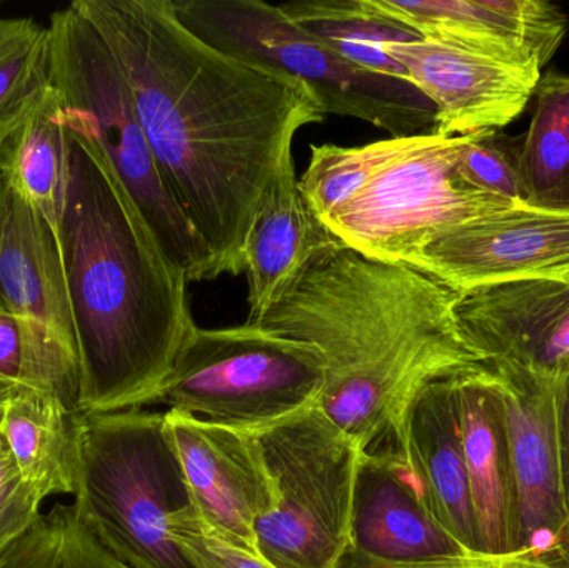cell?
<instances>
[{
    "label": "cell",
    "mask_w": 569,
    "mask_h": 568,
    "mask_svg": "<svg viewBox=\"0 0 569 568\" xmlns=\"http://www.w3.org/2000/svg\"><path fill=\"white\" fill-rule=\"evenodd\" d=\"M411 137H390L360 147L311 146L310 162L298 186L318 219L325 222L335 210L353 199L378 170L407 150Z\"/></svg>",
    "instance_id": "cell-26"
},
{
    "label": "cell",
    "mask_w": 569,
    "mask_h": 568,
    "mask_svg": "<svg viewBox=\"0 0 569 568\" xmlns=\"http://www.w3.org/2000/svg\"><path fill=\"white\" fill-rule=\"evenodd\" d=\"M50 89L49 27L0 16V150Z\"/></svg>",
    "instance_id": "cell-25"
},
{
    "label": "cell",
    "mask_w": 569,
    "mask_h": 568,
    "mask_svg": "<svg viewBox=\"0 0 569 568\" xmlns=\"http://www.w3.org/2000/svg\"><path fill=\"white\" fill-rule=\"evenodd\" d=\"M491 360L451 379L458 432L470 482L478 549L520 550L517 506L508 464L503 420L491 389Z\"/></svg>",
    "instance_id": "cell-18"
},
{
    "label": "cell",
    "mask_w": 569,
    "mask_h": 568,
    "mask_svg": "<svg viewBox=\"0 0 569 568\" xmlns=\"http://www.w3.org/2000/svg\"><path fill=\"white\" fill-rule=\"evenodd\" d=\"M82 412L59 397L17 386L3 407L0 439L19 479L43 500L76 492Z\"/></svg>",
    "instance_id": "cell-21"
},
{
    "label": "cell",
    "mask_w": 569,
    "mask_h": 568,
    "mask_svg": "<svg viewBox=\"0 0 569 568\" xmlns=\"http://www.w3.org/2000/svg\"><path fill=\"white\" fill-rule=\"evenodd\" d=\"M325 363L310 343L257 323L190 337L157 403L206 422L257 430L318 406Z\"/></svg>",
    "instance_id": "cell-8"
},
{
    "label": "cell",
    "mask_w": 569,
    "mask_h": 568,
    "mask_svg": "<svg viewBox=\"0 0 569 568\" xmlns=\"http://www.w3.org/2000/svg\"><path fill=\"white\" fill-rule=\"evenodd\" d=\"M451 379L420 393L393 444L438 526L461 549L480 552Z\"/></svg>",
    "instance_id": "cell-19"
},
{
    "label": "cell",
    "mask_w": 569,
    "mask_h": 568,
    "mask_svg": "<svg viewBox=\"0 0 569 568\" xmlns=\"http://www.w3.org/2000/svg\"><path fill=\"white\" fill-rule=\"evenodd\" d=\"M350 549L397 564L465 552L428 512L395 444L361 456L355 482Z\"/></svg>",
    "instance_id": "cell-17"
},
{
    "label": "cell",
    "mask_w": 569,
    "mask_h": 568,
    "mask_svg": "<svg viewBox=\"0 0 569 568\" xmlns=\"http://www.w3.org/2000/svg\"><path fill=\"white\" fill-rule=\"evenodd\" d=\"M557 279H563L567 280V282H569V269L567 270V272L561 273L560 277H557Z\"/></svg>",
    "instance_id": "cell-35"
},
{
    "label": "cell",
    "mask_w": 569,
    "mask_h": 568,
    "mask_svg": "<svg viewBox=\"0 0 569 568\" xmlns=\"http://www.w3.org/2000/svg\"><path fill=\"white\" fill-rule=\"evenodd\" d=\"M0 302L22 323L60 399L80 410L79 359L59 247L49 227L3 186Z\"/></svg>",
    "instance_id": "cell-12"
},
{
    "label": "cell",
    "mask_w": 569,
    "mask_h": 568,
    "mask_svg": "<svg viewBox=\"0 0 569 568\" xmlns=\"http://www.w3.org/2000/svg\"><path fill=\"white\" fill-rule=\"evenodd\" d=\"M273 487L257 552L276 568H338L351 547L355 482L365 450L317 406L250 430Z\"/></svg>",
    "instance_id": "cell-7"
},
{
    "label": "cell",
    "mask_w": 569,
    "mask_h": 568,
    "mask_svg": "<svg viewBox=\"0 0 569 568\" xmlns=\"http://www.w3.org/2000/svg\"><path fill=\"white\" fill-rule=\"evenodd\" d=\"M17 386H12V383H3L0 382V422H2V416H3V407H6L7 399H9L10 393H12V390L16 389ZM3 454V446H2V439H0V457H2Z\"/></svg>",
    "instance_id": "cell-34"
},
{
    "label": "cell",
    "mask_w": 569,
    "mask_h": 568,
    "mask_svg": "<svg viewBox=\"0 0 569 568\" xmlns=\"http://www.w3.org/2000/svg\"><path fill=\"white\" fill-rule=\"evenodd\" d=\"M458 299L415 267L343 246L318 256L257 326L320 352L317 407L367 452L397 440L431 383L490 362L465 333Z\"/></svg>",
    "instance_id": "cell-2"
},
{
    "label": "cell",
    "mask_w": 569,
    "mask_h": 568,
    "mask_svg": "<svg viewBox=\"0 0 569 568\" xmlns=\"http://www.w3.org/2000/svg\"><path fill=\"white\" fill-rule=\"evenodd\" d=\"M163 413L193 509L222 536L259 554L257 524L272 510L273 487L256 437L179 410Z\"/></svg>",
    "instance_id": "cell-14"
},
{
    "label": "cell",
    "mask_w": 569,
    "mask_h": 568,
    "mask_svg": "<svg viewBox=\"0 0 569 568\" xmlns=\"http://www.w3.org/2000/svg\"><path fill=\"white\" fill-rule=\"evenodd\" d=\"M0 568H130L103 549L72 504H57L0 560Z\"/></svg>",
    "instance_id": "cell-27"
},
{
    "label": "cell",
    "mask_w": 569,
    "mask_h": 568,
    "mask_svg": "<svg viewBox=\"0 0 569 568\" xmlns=\"http://www.w3.org/2000/svg\"><path fill=\"white\" fill-rule=\"evenodd\" d=\"M172 534L199 568H276L259 554L222 536L192 506L173 516Z\"/></svg>",
    "instance_id": "cell-29"
},
{
    "label": "cell",
    "mask_w": 569,
    "mask_h": 568,
    "mask_svg": "<svg viewBox=\"0 0 569 568\" xmlns=\"http://www.w3.org/2000/svg\"><path fill=\"white\" fill-rule=\"evenodd\" d=\"M112 52L163 182L209 249L212 276L243 273L260 206L303 127L325 113L300 80L222 52L173 0H73Z\"/></svg>",
    "instance_id": "cell-1"
},
{
    "label": "cell",
    "mask_w": 569,
    "mask_h": 568,
    "mask_svg": "<svg viewBox=\"0 0 569 568\" xmlns=\"http://www.w3.org/2000/svg\"><path fill=\"white\" fill-rule=\"evenodd\" d=\"M521 146L498 132L471 136L457 163L463 186L511 203H528L521 176Z\"/></svg>",
    "instance_id": "cell-28"
},
{
    "label": "cell",
    "mask_w": 569,
    "mask_h": 568,
    "mask_svg": "<svg viewBox=\"0 0 569 568\" xmlns=\"http://www.w3.org/2000/svg\"><path fill=\"white\" fill-rule=\"evenodd\" d=\"M50 87L63 119L102 146L167 256L190 282L210 280L212 257L163 182L119 63L72 3L50 13Z\"/></svg>",
    "instance_id": "cell-5"
},
{
    "label": "cell",
    "mask_w": 569,
    "mask_h": 568,
    "mask_svg": "<svg viewBox=\"0 0 569 568\" xmlns=\"http://www.w3.org/2000/svg\"><path fill=\"white\" fill-rule=\"evenodd\" d=\"M471 136L425 132L388 162L325 226L348 249L387 263L413 266L445 230L518 203L478 192L458 180L457 163Z\"/></svg>",
    "instance_id": "cell-9"
},
{
    "label": "cell",
    "mask_w": 569,
    "mask_h": 568,
    "mask_svg": "<svg viewBox=\"0 0 569 568\" xmlns=\"http://www.w3.org/2000/svg\"><path fill=\"white\" fill-rule=\"evenodd\" d=\"M533 119L521 146L530 206L569 207V76L548 72L537 89Z\"/></svg>",
    "instance_id": "cell-24"
},
{
    "label": "cell",
    "mask_w": 569,
    "mask_h": 568,
    "mask_svg": "<svg viewBox=\"0 0 569 568\" xmlns=\"http://www.w3.org/2000/svg\"><path fill=\"white\" fill-rule=\"evenodd\" d=\"M0 193H2V183H0Z\"/></svg>",
    "instance_id": "cell-36"
},
{
    "label": "cell",
    "mask_w": 569,
    "mask_h": 568,
    "mask_svg": "<svg viewBox=\"0 0 569 568\" xmlns=\"http://www.w3.org/2000/svg\"><path fill=\"white\" fill-rule=\"evenodd\" d=\"M491 389L503 420L520 550L550 552L569 522L561 417L569 386L491 362Z\"/></svg>",
    "instance_id": "cell-10"
},
{
    "label": "cell",
    "mask_w": 569,
    "mask_h": 568,
    "mask_svg": "<svg viewBox=\"0 0 569 568\" xmlns=\"http://www.w3.org/2000/svg\"><path fill=\"white\" fill-rule=\"evenodd\" d=\"M415 269L461 293L518 280L557 279L569 269V207L518 203L435 237Z\"/></svg>",
    "instance_id": "cell-11"
},
{
    "label": "cell",
    "mask_w": 569,
    "mask_h": 568,
    "mask_svg": "<svg viewBox=\"0 0 569 568\" xmlns=\"http://www.w3.org/2000/svg\"><path fill=\"white\" fill-rule=\"evenodd\" d=\"M423 39L453 43L543 72L567 37V13L547 0H378Z\"/></svg>",
    "instance_id": "cell-16"
},
{
    "label": "cell",
    "mask_w": 569,
    "mask_h": 568,
    "mask_svg": "<svg viewBox=\"0 0 569 568\" xmlns=\"http://www.w3.org/2000/svg\"><path fill=\"white\" fill-rule=\"evenodd\" d=\"M387 53L435 107L433 130L441 136L505 129L523 113L541 80L540 70L423 37L390 43Z\"/></svg>",
    "instance_id": "cell-13"
},
{
    "label": "cell",
    "mask_w": 569,
    "mask_h": 568,
    "mask_svg": "<svg viewBox=\"0 0 569 568\" xmlns=\"http://www.w3.org/2000/svg\"><path fill=\"white\" fill-rule=\"evenodd\" d=\"M458 319L491 362L569 386V282L531 279L461 293Z\"/></svg>",
    "instance_id": "cell-15"
},
{
    "label": "cell",
    "mask_w": 569,
    "mask_h": 568,
    "mask_svg": "<svg viewBox=\"0 0 569 568\" xmlns=\"http://www.w3.org/2000/svg\"><path fill=\"white\" fill-rule=\"evenodd\" d=\"M0 382L59 397L52 376L30 343L22 323L2 302H0Z\"/></svg>",
    "instance_id": "cell-30"
},
{
    "label": "cell",
    "mask_w": 569,
    "mask_h": 568,
    "mask_svg": "<svg viewBox=\"0 0 569 568\" xmlns=\"http://www.w3.org/2000/svg\"><path fill=\"white\" fill-rule=\"evenodd\" d=\"M521 550L510 554L465 552L423 562L397 564L348 549L338 568H520Z\"/></svg>",
    "instance_id": "cell-32"
},
{
    "label": "cell",
    "mask_w": 569,
    "mask_h": 568,
    "mask_svg": "<svg viewBox=\"0 0 569 568\" xmlns=\"http://www.w3.org/2000/svg\"><path fill=\"white\" fill-rule=\"evenodd\" d=\"M279 6L347 62L368 72L407 79L403 67L388 56L387 46L421 36L385 12L378 0H297Z\"/></svg>",
    "instance_id": "cell-23"
},
{
    "label": "cell",
    "mask_w": 569,
    "mask_h": 568,
    "mask_svg": "<svg viewBox=\"0 0 569 568\" xmlns=\"http://www.w3.org/2000/svg\"><path fill=\"white\" fill-rule=\"evenodd\" d=\"M67 179L69 133L50 87L32 116L0 150V182L49 227L60 259Z\"/></svg>",
    "instance_id": "cell-22"
},
{
    "label": "cell",
    "mask_w": 569,
    "mask_h": 568,
    "mask_svg": "<svg viewBox=\"0 0 569 568\" xmlns=\"http://www.w3.org/2000/svg\"><path fill=\"white\" fill-rule=\"evenodd\" d=\"M550 552H538V550H523V556H521L520 568H569V566H565V564L551 559V557L548 556V554Z\"/></svg>",
    "instance_id": "cell-33"
},
{
    "label": "cell",
    "mask_w": 569,
    "mask_h": 568,
    "mask_svg": "<svg viewBox=\"0 0 569 568\" xmlns=\"http://www.w3.org/2000/svg\"><path fill=\"white\" fill-rule=\"evenodd\" d=\"M343 246L308 206L298 186L293 159L288 160L267 192L247 237V322H259L318 256Z\"/></svg>",
    "instance_id": "cell-20"
},
{
    "label": "cell",
    "mask_w": 569,
    "mask_h": 568,
    "mask_svg": "<svg viewBox=\"0 0 569 568\" xmlns=\"http://www.w3.org/2000/svg\"><path fill=\"white\" fill-rule=\"evenodd\" d=\"M73 509L97 542L130 568H199L172 534L192 506L166 413H82Z\"/></svg>",
    "instance_id": "cell-4"
},
{
    "label": "cell",
    "mask_w": 569,
    "mask_h": 568,
    "mask_svg": "<svg viewBox=\"0 0 569 568\" xmlns=\"http://www.w3.org/2000/svg\"><path fill=\"white\" fill-rule=\"evenodd\" d=\"M177 16L222 52L300 80L325 116L351 117L391 139L435 129V107L407 79L368 72L338 56L266 0H173Z\"/></svg>",
    "instance_id": "cell-6"
},
{
    "label": "cell",
    "mask_w": 569,
    "mask_h": 568,
    "mask_svg": "<svg viewBox=\"0 0 569 568\" xmlns=\"http://www.w3.org/2000/svg\"><path fill=\"white\" fill-rule=\"evenodd\" d=\"M43 499L17 476L3 450L0 457V560L42 516Z\"/></svg>",
    "instance_id": "cell-31"
},
{
    "label": "cell",
    "mask_w": 569,
    "mask_h": 568,
    "mask_svg": "<svg viewBox=\"0 0 569 568\" xmlns=\"http://www.w3.org/2000/svg\"><path fill=\"white\" fill-rule=\"evenodd\" d=\"M63 119V116H62ZM69 179L62 259L82 413L157 403L197 330L190 279L160 246L99 142L63 119Z\"/></svg>",
    "instance_id": "cell-3"
}]
</instances>
